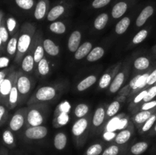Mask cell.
I'll list each match as a JSON object with an SVG mask.
<instances>
[{"instance_id":"cell-20","label":"cell","mask_w":156,"mask_h":155,"mask_svg":"<svg viewBox=\"0 0 156 155\" xmlns=\"http://www.w3.org/2000/svg\"><path fill=\"white\" fill-rule=\"evenodd\" d=\"M34 59L33 55L27 54L23 58L21 61V68L25 72H30L34 68Z\"/></svg>"},{"instance_id":"cell-14","label":"cell","mask_w":156,"mask_h":155,"mask_svg":"<svg viewBox=\"0 0 156 155\" xmlns=\"http://www.w3.org/2000/svg\"><path fill=\"white\" fill-rule=\"evenodd\" d=\"M125 79V75L123 72H119L117 75L115 76L114 80L111 81V85H110V91L112 94L117 92V91L120 90V88H121V86L123 85V82H124Z\"/></svg>"},{"instance_id":"cell-38","label":"cell","mask_w":156,"mask_h":155,"mask_svg":"<svg viewBox=\"0 0 156 155\" xmlns=\"http://www.w3.org/2000/svg\"><path fill=\"white\" fill-rule=\"evenodd\" d=\"M111 84V75L109 73H105L101 76L99 81V88L105 89Z\"/></svg>"},{"instance_id":"cell-16","label":"cell","mask_w":156,"mask_h":155,"mask_svg":"<svg viewBox=\"0 0 156 155\" xmlns=\"http://www.w3.org/2000/svg\"><path fill=\"white\" fill-rule=\"evenodd\" d=\"M126 10H127V4L124 2H120L114 6L111 15L113 18L117 19V18H121L126 12Z\"/></svg>"},{"instance_id":"cell-30","label":"cell","mask_w":156,"mask_h":155,"mask_svg":"<svg viewBox=\"0 0 156 155\" xmlns=\"http://www.w3.org/2000/svg\"><path fill=\"white\" fill-rule=\"evenodd\" d=\"M50 30L56 34H62L66 30V27L61 21H54L50 25Z\"/></svg>"},{"instance_id":"cell-60","label":"cell","mask_w":156,"mask_h":155,"mask_svg":"<svg viewBox=\"0 0 156 155\" xmlns=\"http://www.w3.org/2000/svg\"><path fill=\"white\" fill-rule=\"evenodd\" d=\"M155 131L156 132V126H155Z\"/></svg>"},{"instance_id":"cell-45","label":"cell","mask_w":156,"mask_h":155,"mask_svg":"<svg viewBox=\"0 0 156 155\" xmlns=\"http://www.w3.org/2000/svg\"><path fill=\"white\" fill-rule=\"evenodd\" d=\"M9 33L8 31L7 27H5V26L1 25L0 27V38L2 40L3 43H5L8 40H9Z\"/></svg>"},{"instance_id":"cell-58","label":"cell","mask_w":156,"mask_h":155,"mask_svg":"<svg viewBox=\"0 0 156 155\" xmlns=\"http://www.w3.org/2000/svg\"><path fill=\"white\" fill-rule=\"evenodd\" d=\"M2 43H3L2 40V39H1V38H0V48H1V46H2Z\"/></svg>"},{"instance_id":"cell-53","label":"cell","mask_w":156,"mask_h":155,"mask_svg":"<svg viewBox=\"0 0 156 155\" xmlns=\"http://www.w3.org/2000/svg\"><path fill=\"white\" fill-rule=\"evenodd\" d=\"M146 94H147V91H143L140 93L137 96H136V97L134 98L133 102L135 103H139L140 102H141L142 100H144L145 97H146Z\"/></svg>"},{"instance_id":"cell-57","label":"cell","mask_w":156,"mask_h":155,"mask_svg":"<svg viewBox=\"0 0 156 155\" xmlns=\"http://www.w3.org/2000/svg\"><path fill=\"white\" fill-rule=\"evenodd\" d=\"M6 109L3 105H0V122L2 121L3 117H4L5 114Z\"/></svg>"},{"instance_id":"cell-44","label":"cell","mask_w":156,"mask_h":155,"mask_svg":"<svg viewBox=\"0 0 156 155\" xmlns=\"http://www.w3.org/2000/svg\"><path fill=\"white\" fill-rule=\"evenodd\" d=\"M16 26L17 21L15 18H12V17L8 18L7 21H6V27H7V30L9 33H12L16 28Z\"/></svg>"},{"instance_id":"cell-47","label":"cell","mask_w":156,"mask_h":155,"mask_svg":"<svg viewBox=\"0 0 156 155\" xmlns=\"http://www.w3.org/2000/svg\"><path fill=\"white\" fill-rule=\"evenodd\" d=\"M156 96V86H153L151 88L149 91H147V94H146V97H145L143 101L144 102H149L151 101L152 99Z\"/></svg>"},{"instance_id":"cell-35","label":"cell","mask_w":156,"mask_h":155,"mask_svg":"<svg viewBox=\"0 0 156 155\" xmlns=\"http://www.w3.org/2000/svg\"><path fill=\"white\" fill-rule=\"evenodd\" d=\"M44 46L41 44H38L37 46L35 48L34 51L33 53V56H34V62L38 63L41 59H44Z\"/></svg>"},{"instance_id":"cell-4","label":"cell","mask_w":156,"mask_h":155,"mask_svg":"<svg viewBox=\"0 0 156 155\" xmlns=\"http://www.w3.org/2000/svg\"><path fill=\"white\" fill-rule=\"evenodd\" d=\"M56 91L53 87L44 86L40 88L35 94V99L37 101H49L56 97Z\"/></svg>"},{"instance_id":"cell-39","label":"cell","mask_w":156,"mask_h":155,"mask_svg":"<svg viewBox=\"0 0 156 155\" xmlns=\"http://www.w3.org/2000/svg\"><path fill=\"white\" fill-rule=\"evenodd\" d=\"M103 147L100 144H94L90 146L86 150V155H99L101 153Z\"/></svg>"},{"instance_id":"cell-49","label":"cell","mask_w":156,"mask_h":155,"mask_svg":"<svg viewBox=\"0 0 156 155\" xmlns=\"http://www.w3.org/2000/svg\"><path fill=\"white\" fill-rule=\"evenodd\" d=\"M59 109L60 111V112H66V113H69V112L71 109V105L69 103V101L66 100V101H63L62 103L59 104Z\"/></svg>"},{"instance_id":"cell-33","label":"cell","mask_w":156,"mask_h":155,"mask_svg":"<svg viewBox=\"0 0 156 155\" xmlns=\"http://www.w3.org/2000/svg\"><path fill=\"white\" fill-rule=\"evenodd\" d=\"M120 104L119 101L117 100H114L113 101L111 104L108 106V109H107L106 114L108 117H114L117 115L118 111L120 110Z\"/></svg>"},{"instance_id":"cell-10","label":"cell","mask_w":156,"mask_h":155,"mask_svg":"<svg viewBox=\"0 0 156 155\" xmlns=\"http://www.w3.org/2000/svg\"><path fill=\"white\" fill-rule=\"evenodd\" d=\"M149 74H138L135 78L132 79L129 82V85L132 90H136L139 88H143L146 84H147V79L149 77Z\"/></svg>"},{"instance_id":"cell-5","label":"cell","mask_w":156,"mask_h":155,"mask_svg":"<svg viewBox=\"0 0 156 155\" xmlns=\"http://www.w3.org/2000/svg\"><path fill=\"white\" fill-rule=\"evenodd\" d=\"M26 119H27V124L30 126H42L43 122H44V115L39 109L36 108L30 109L27 112Z\"/></svg>"},{"instance_id":"cell-51","label":"cell","mask_w":156,"mask_h":155,"mask_svg":"<svg viewBox=\"0 0 156 155\" xmlns=\"http://www.w3.org/2000/svg\"><path fill=\"white\" fill-rule=\"evenodd\" d=\"M10 63V59L6 56H1L0 57V68H7Z\"/></svg>"},{"instance_id":"cell-9","label":"cell","mask_w":156,"mask_h":155,"mask_svg":"<svg viewBox=\"0 0 156 155\" xmlns=\"http://www.w3.org/2000/svg\"><path fill=\"white\" fill-rule=\"evenodd\" d=\"M88 126V119L85 118H80L73 124L72 128L73 135L76 137H79L85 133Z\"/></svg>"},{"instance_id":"cell-50","label":"cell","mask_w":156,"mask_h":155,"mask_svg":"<svg viewBox=\"0 0 156 155\" xmlns=\"http://www.w3.org/2000/svg\"><path fill=\"white\" fill-rule=\"evenodd\" d=\"M156 106V100H151V101L146 102L142 106V110H149Z\"/></svg>"},{"instance_id":"cell-21","label":"cell","mask_w":156,"mask_h":155,"mask_svg":"<svg viewBox=\"0 0 156 155\" xmlns=\"http://www.w3.org/2000/svg\"><path fill=\"white\" fill-rule=\"evenodd\" d=\"M130 19L128 17L122 18L120 21L117 24L115 27V32L118 35L123 34L129 28L130 25Z\"/></svg>"},{"instance_id":"cell-42","label":"cell","mask_w":156,"mask_h":155,"mask_svg":"<svg viewBox=\"0 0 156 155\" xmlns=\"http://www.w3.org/2000/svg\"><path fill=\"white\" fill-rule=\"evenodd\" d=\"M18 7L24 10H29L34 5V0H15Z\"/></svg>"},{"instance_id":"cell-46","label":"cell","mask_w":156,"mask_h":155,"mask_svg":"<svg viewBox=\"0 0 156 155\" xmlns=\"http://www.w3.org/2000/svg\"><path fill=\"white\" fill-rule=\"evenodd\" d=\"M119 150V147L117 145H111L103 152L102 155H117Z\"/></svg>"},{"instance_id":"cell-37","label":"cell","mask_w":156,"mask_h":155,"mask_svg":"<svg viewBox=\"0 0 156 155\" xmlns=\"http://www.w3.org/2000/svg\"><path fill=\"white\" fill-rule=\"evenodd\" d=\"M120 118L119 116H114L108 122L106 126V131L108 132H116L117 131V126H118Z\"/></svg>"},{"instance_id":"cell-59","label":"cell","mask_w":156,"mask_h":155,"mask_svg":"<svg viewBox=\"0 0 156 155\" xmlns=\"http://www.w3.org/2000/svg\"><path fill=\"white\" fill-rule=\"evenodd\" d=\"M1 23H2V18H1V16H0V27H1Z\"/></svg>"},{"instance_id":"cell-40","label":"cell","mask_w":156,"mask_h":155,"mask_svg":"<svg viewBox=\"0 0 156 155\" xmlns=\"http://www.w3.org/2000/svg\"><path fill=\"white\" fill-rule=\"evenodd\" d=\"M69 121V115L66 112H59L56 117V122L59 126H66Z\"/></svg>"},{"instance_id":"cell-55","label":"cell","mask_w":156,"mask_h":155,"mask_svg":"<svg viewBox=\"0 0 156 155\" xmlns=\"http://www.w3.org/2000/svg\"><path fill=\"white\" fill-rule=\"evenodd\" d=\"M128 124V119H120V122H119L118 126H117V130L121 131L124 129V128L127 126Z\"/></svg>"},{"instance_id":"cell-1","label":"cell","mask_w":156,"mask_h":155,"mask_svg":"<svg viewBox=\"0 0 156 155\" xmlns=\"http://www.w3.org/2000/svg\"><path fill=\"white\" fill-rule=\"evenodd\" d=\"M34 33V28L32 26H23L21 33L18 38V53H17V60L19 61L20 58L24 56L30 47L32 42V38Z\"/></svg>"},{"instance_id":"cell-11","label":"cell","mask_w":156,"mask_h":155,"mask_svg":"<svg viewBox=\"0 0 156 155\" xmlns=\"http://www.w3.org/2000/svg\"><path fill=\"white\" fill-rule=\"evenodd\" d=\"M154 12V9L152 6H147V7L145 8L143 11L141 12V13L140 14V15L137 18L136 21V24L137 27H142L143 25H144L145 23L147 21V20L150 18Z\"/></svg>"},{"instance_id":"cell-48","label":"cell","mask_w":156,"mask_h":155,"mask_svg":"<svg viewBox=\"0 0 156 155\" xmlns=\"http://www.w3.org/2000/svg\"><path fill=\"white\" fill-rule=\"evenodd\" d=\"M111 0H94L92 2V6L94 9H101L109 4Z\"/></svg>"},{"instance_id":"cell-24","label":"cell","mask_w":156,"mask_h":155,"mask_svg":"<svg viewBox=\"0 0 156 155\" xmlns=\"http://www.w3.org/2000/svg\"><path fill=\"white\" fill-rule=\"evenodd\" d=\"M65 12V9L62 5H56L50 11L47 15V20L50 21H54L60 17Z\"/></svg>"},{"instance_id":"cell-34","label":"cell","mask_w":156,"mask_h":155,"mask_svg":"<svg viewBox=\"0 0 156 155\" xmlns=\"http://www.w3.org/2000/svg\"><path fill=\"white\" fill-rule=\"evenodd\" d=\"M37 68L40 74H41V75L45 76L48 74V73L50 72V64H49L47 59L44 58L38 62Z\"/></svg>"},{"instance_id":"cell-43","label":"cell","mask_w":156,"mask_h":155,"mask_svg":"<svg viewBox=\"0 0 156 155\" xmlns=\"http://www.w3.org/2000/svg\"><path fill=\"white\" fill-rule=\"evenodd\" d=\"M155 120H156V115H152V116H151L150 118H149V119H148L147 121L144 123L143 128H142V131H143V132H148V131H149V129L152 127V126H153V124H154V122H155Z\"/></svg>"},{"instance_id":"cell-31","label":"cell","mask_w":156,"mask_h":155,"mask_svg":"<svg viewBox=\"0 0 156 155\" xmlns=\"http://www.w3.org/2000/svg\"><path fill=\"white\" fill-rule=\"evenodd\" d=\"M8 54L10 56H14L18 50V38L17 36H13L9 40L6 47Z\"/></svg>"},{"instance_id":"cell-29","label":"cell","mask_w":156,"mask_h":155,"mask_svg":"<svg viewBox=\"0 0 156 155\" xmlns=\"http://www.w3.org/2000/svg\"><path fill=\"white\" fill-rule=\"evenodd\" d=\"M152 116V112L149 110H143L138 112L134 117V121L137 124H143L145 123L150 117Z\"/></svg>"},{"instance_id":"cell-7","label":"cell","mask_w":156,"mask_h":155,"mask_svg":"<svg viewBox=\"0 0 156 155\" xmlns=\"http://www.w3.org/2000/svg\"><path fill=\"white\" fill-rule=\"evenodd\" d=\"M24 122H25V115L21 112V110H19L11 119L9 122V128L13 132H17L23 127Z\"/></svg>"},{"instance_id":"cell-18","label":"cell","mask_w":156,"mask_h":155,"mask_svg":"<svg viewBox=\"0 0 156 155\" xmlns=\"http://www.w3.org/2000/svg\"><path fill=\"white\" fill-rule=\"evenodd\" d=\"M105 55V50L101 46H96L94 49L91 50L89 53H88L87 57V60L88 62H96V61L99 60L101 58H102Z\"/></svg>"},{"instance_id":"cell-8","label":"cell","mask_w":156,"mask_h":155,"mask_svg":"<svg viewBox=\"0 0 156 155\" xmlns=\"http://www.w3.org/2000/svg\"><path fill=\"white\" fill-rule=\"evenodd\" d=\"M82 33L79 30H75L70 34L68 40V49L71 53H76L80 46Z\"/></svg>"},{"instance_id":"cell-15","label":"cell","mask_w":156,"mask_h":155,"mask_svg":"<svg viewBox=\"0 0 156 155\" xmlns=\"http://www.w3.org/2000/svg\"><path fill=\"white\" fill-rule=\"evenodd\" d=\"M96 81H97V77H96L95 75H94V74L88 76V77L84 78L83 80H82L79 84H78L77 90L79 91H85V90H87L88 88H89L90 87L94 85V84L95 83Z\"/></svg>"},{"instance_id":"cell-36","label":"cell","mask_w":156,"mask_h":155,"mask_svg":"<svg viewBox=\"0 0 156 155\" xmlns=\"http://www.w3.org/2000/svg\"><path fill=\"white\" fill-rule=\"evenodd\" d=\"M148 36V31L146 30H141L140 31H139L135 35L133 38V43L137 45V44L141 43L143 41H144L146 40V38Z\"/></svg>"},{"instance_id":"cell-23","label":"cell","mask_w":156,"mask_h":155,"mask_svg":"<svg viewBox=\"0 0 156 155\" xmlns=\"http://www.w3.org/2000/svg\"><path fill=\"white\" fill-rule=\"evenodd\" d=\"M18 96H19V93H18V88H17L16 85V81H15V84L13 85V87H12V91H11L10 94H9V98H8V101H9L8 106H9L11 109H12V108L17 104V103H18Z\"/></svg>"},{"instance_id":"cell-27","label":"cell","mask_w":156,"mask_h":155,"mask_svg":"<svg viewBox=\"0 0 156 155\" xmlns=\"http://www.w3.org/2000/svg\"><path fill=\"white\" fill-rule=\"evenodd\" d=\"M47 11V5L45 2L40 1L36 6L34 11V18L37 20H41L44 18Z\"/></svg>"},{"instance_id":"cell-2","label":"cell","mask_w":156,"mask_h":155,"mask_svg":"<svg viewBox=\"0 0 156 155\" xmlns=\"http://www.w3.org/2000/svg\"><path fill=\"white\" fill-rule=\"evenodd\" d=\"M18 78V73L15 71H12L7 77L5 78L2 83L0 85V98L1 100H6L9 98V95L10 94L13 85L15 84V81Z\"/></svg>"},{"instance_id":"cell-6","label":"cell","mask_w":156,"mask_h":155,"mask_svg":"<svg viewBox=\"0 0 156 155\" xmlns=\"http://www.w3.org/2000/svg\"><path fill=\"white\" fill-rule=\"evenodd\" d=\"M16 85L20 95H27L31 89V81L28 77L24 74H21L18 77Z\"/></svg>"},{"instance_id":"cell-12","label":"cell","mask_w":156,"mask_h":155,"mask_svg":"<svg viewBox=\"0 0 156 155\" xmlns=\"http://www.w3.org/2000/svg\"><path fill=\"white\" fill-rule=\"evenodd\" d=\"M91 50H92V44H91V43L85 42L84 43H82V45H80L79 49H78V50H76V53H75V59H77V60L82 59L83 58H85V56H88V53L91 52Z\"/></svg>"},{"instance_id":"cell-22","label":"cell","mask_w":156,"mask_h":155,"mask_svg":"<svg viewBox=\"0 0 156 155\" xmlns=\"http://www.w3.org/2000/svg\"><path fill=\"white\" fill-rule=\"evenodd\" d=\"M108 19H109V17H108V14H101V15H98V16L95 18V20H94V28L98 30H103V29L106 27L107 24H108Z\"/></svg>"},{"instance_id":"cell-28","label":"cell","mask_w":156,"mask_h":155,"mask_svg":"<svg viewBox=\"0 0 156 155\" xmlns=\"http://www.w3.org/2000/svg\"><path fill=\"white\" fill-rule=\"evenodd\" d=\"M149 65H150V62H149V59L146 57H143V56L137 58L134 62V67H135L136 69L140 70V71L148 68Z\"/></svg>"},{"instance_id":"cell-52","label":"cell","mask_w":156,"mask_h":155,"mask_svg":"<svg viewBox=\"0 0 156 155\" xmlns=\"http://www.w3.org/2000/svg\"><path fill=\"white\" fill-rule=\"evenodd\" d=\"M116 133L115 132H108V131H106V132L104 133L103 138L105 141H110L111 140H113L114 138H115L116 137Z\"/></svg>"},{"instance_id":"cell-54","label":"cell","mask_w":156,"mask_h":155,"mask_svg":"<svg viewBox=\"0 0 156 155\" xmlns=\"http://www.w3.org/2000/svg\"><path fill=\"white\" fill-rule=\"evenodd\" d=\"M156 82V69L149 75L147 79V84L152 85Z\"/></svg>"},{"instance_id":"cell-19","label":"cell","mask_w":156,"mask_h":155,"mask_svg":"<svg viewBox=\"0 0 156 155\" xmlns=\"http://www.w3.org/2000/svg\"><path fill=\"white\" fill-rule=\"evenodd\" d=\"M67 144V137L63 132H59L54 137L53 144L56 149L61 150H63Z\"/></svg>"},{"instance_id":"cell-26","label":"cell","mask_w":156,"mask_h":155,"mask_svg":"<svg viewBox=\"0 0 156 155\" xmlns=\"http://www.w3.org/2000/svg\"><path fill=\"white\" fill-rule=\"evenodd\" d=\"M148 147H149V144L146 141H140V142L136 143L131 147V153L134 155H140L147 150Z\"/></svg>"},{"instance_id":"cell-3","label":"cell","mask_w":156,"mask_h":155,"mask_svg":"<svg viewBox=\"0 0 156 155\" xmlns=\"http://www.w3.org/2000/svg\"><path fill=\"white\" fill-rule=\"evenodd\" d=\"M48 134V130L45 126H30L26 129L24 135L28 139L41 140L45 138Z\"/></svg>"},{"instance_id":"cell-25","label":"cell","mask_w":156,"mask_h":155,"mask_svg":"<svg viewBox=\"0 0 156 155\" xmlns=\"http://www.w3.org/2000/svg\"><path fill=\"white\" fill-rule=\"evenodd\" d=\"M131 138V132L128 129L121 130L115 137V141L118 144H123Z\"/></svg>"},{"instance_id":"cell-32","label":"cell","mask_w":156,"mask_h":155,"mask_svg":"<svg viewBox=\"0 0 156 155\" xmlns=\"http://www.w3.org/2000/svg\"><path fill=\"white\" fill-rule=\"evenodd\" d=\"M89 111V107L85 103H79L75 108V115L78 118H83L85 115L88 114Z\"/></svg>"},{"instance_id":"cell-13","label":"cell","mask_w":156,"mask_h":155,"mask_svg":"<svg viewBox=\"0 0 156 155\" xmlns=\"http://www.w3.org/2000/svg\"><path fill=\"white\" fill-rule=\"evenodd\" d=\"M44 51L51 56H56L59 53V48L52 40L45 39L43 42Z\"/></svg>"},{"instance_id":"cell-17","label":"cell","mask_w":156,"mask_h":155,"mask_svg":"<svg viewBox=\"0 0 156 155\" xmlns=\"http://www.w3.org/2000/svg\"><path fill=\"white\" fill-rule=\"evenodd\" d=\"M105 115L106 112L104 107H99L94 112V115H93L92 123L94 127H98L102 123L104 122L105 119Z\"/></svg>"},{"instance_id":"cell-56","label":"cell","mask_w":156,"mask_h":155,"mask_svg":"<svg viewBox=\"0 0 156 155\" xmlns=\"http://www.w3.org/2000/svg\"><path fill=\"white\" fill-rule=\"evenodd\" d=\"M9 71L8 69L2 70V71H0V85H1V84L2 83L3 81L5 80V78L7 77V74H9Z\"/></svg>"},{"instance_id":"cell-41","label":"cell","mask_w":156,"mask_h":155,"mask_svg":"<svg viewBox=\"0 0 156 155\" xmlns=\"http://www.w3.org/2000/svg\"><path fill=\"white\" fill-rule=\"evenodd\" d=\"M2 140L8 145H12L14 144L15 138L12 132L10 130H5L2 134Z\"/></svg>"}]
</instances>
